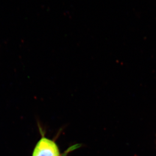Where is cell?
<instances>
[{"mask_svg":"<svg viewBox=\"0 0 156 156\" xmlns=\"http://www.w3.org/2000/svg\"><path fill=\"white\" fill-rule=\"evenodd\" d=\"M80 147V145L79 144H75V145L71 146L70 147H69L66 151H65L64 153L62 154V156H68V154L69 153H71V152H73V151L75 150L76 149L79 148Z\"/></svg>","mask_w":156,"mask_h":156,"instance_id":"cell-2","label":"cell"},{"mask_svg":"<svg viewBox=\"0 0 156 156\" xmlns=\"http://www.w3.org/2000/svg\"><path fill=\"white\" fill-rule=\"evenodd\" d=\"M57 144L42 135L34 149L32 156H62Z\"/></svg>","mask_w":156,"mask_h":156,"instance_id":"cell-1","label":"cell"}]
</instances>
